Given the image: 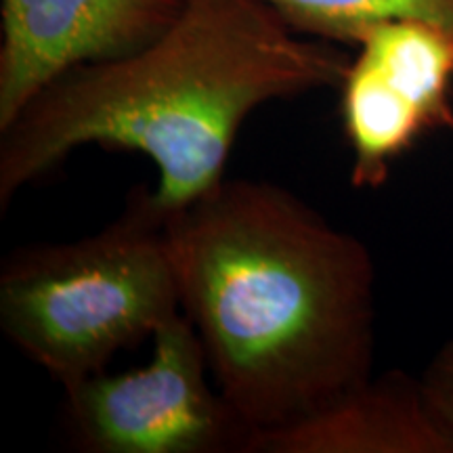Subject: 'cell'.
Wrapping results in <instances>:
<instances>
[{
	"label": "cell",
	"instance_id": "cell-1",
	"mask_svg": "<svg viewBox=\"0 0 453 453\" xmlns=\"http://www.w3.org/2000/svg\"><path fill=\"white\" fill-rule=\"evenodd\" d=\"M166 234L180 313L248 443L372 376L376 265L359 237L280 185L229 177Z\"/></svg>",
	"mask_w": 453,
	"mask_h": 453
},
{
	"label": "cell",
	"instance_id": "cell-2",
	"mask_svg": "<svg viewBox=\"0 0 453 453\" xmlns=\"http://www.w3.org/2000/svg\"><path fill=\"white\" fill-rule=\"evenodd\" d=\"M340 44L292 30L263 0H187L137 53L72 70L0 130V208L87 145L143 154L164 219L226 177L237 133L271 101L338 88Z\"/></svg>",
	"mask_w": 453,
	"mask_h": 453
},
{
	"label": "cell",
	"instance_id": "cell-3",
	"mask_svg": "<svg viewBox=\"0 0 453 453\" xmlns=\"http://www.w3.org/2000/svg\"><path fill=\"white\" fill-rule=\"evenodd\" d=\"M177 315L166 219L147 187L97 234L17 248L0 267V330L64 388Z\"/></svg>",
	"mask_w": 453,
	"mask_h": 453
},
{
	"label": "cell",
	"instance_id": "cell-4",
	"mask_svg": "<svg viewBox=\"0 0 453 453\" xmlns=\"http://www.w3.org/2000/svg\"><path fill=\"white\" fill-rule=\"evenodd\" d=\"M143 367L99 372L64 388V418L88 453L246 451L248 430L219 393L206 350L180 313L151 336Z\"/></svg>",
	"mask_w": 453,
	"mask_h": 453
},
{
	"label": "cell",
	"instance_id": "cell-5",
	"mask_svg": "<svg viewBox=\"0 0 453 453\" xmlns=\"http://www.w3.org/2000/svg\"><path fill=\"white\" fill-rule=\"evenodd\" d=\"M355 47L338 84L350 185L378 189L418 141L453 128V36L424 21H387Z\"/></svg>",
	"mask_w": 453,
	"mask_h": 453
},
{
	"label": "cell",
	"instance_id": "cell-6",
	"mask_svg": "<svg viewBox=\"0 0 453 453\" xmlns=\"http://www.w3.org/2000/svg\"><path fill=\"white\" fill-rule=\"evenodd\" d=\"M187 0H3L0 130L61 76L137 53Z\"/></svg>",
	"mask_w": 453,
	"mask_h": 453
},
{
	"label": "cell",
	"instance_id": "cell-7",
	"mask_svg": "<svg viewBox=\"0 0 453 453\" xmlns=\"http://www.w3.org/2000/svg\"><path fill=\"white\" fill-rule=\"evenodd\" d=\"M246 453H453L420 378L372 373L303 420L250 439Z\"/></svg>",
	"mask_w": 453,
	"mask_h": 453
},
{
	"label": "cell",
	"instance_id": "cell-8",
	"mask_svg": "<svg viewBox=\"0 0 453 453\" xmlns=\"http://www.w3.org/2000/svg\"><path fill=\"white\" fill-rule=\"evenodd\" d=\"M292 30L334 44H353L372 26L424 21L453 36V0H263Z\"/></svg>",
	"mask_w": 453,
	"mask_h": 453
},
{
	"label": "cell",
	"instance_id": "cell-9",
	"mask_svg": "<svg viewBox=\"0 0 453 453\" xmlns=\"http://www.w3.org/2000/svg\"><path fill=\"white\" fill-rule=\"evenodd\" d=\"M418 378L434 422L453 447V338L433 355Z\"/></svg>",
	"mask_w": 453,
	"mask_h": 453
}]
</instances>
